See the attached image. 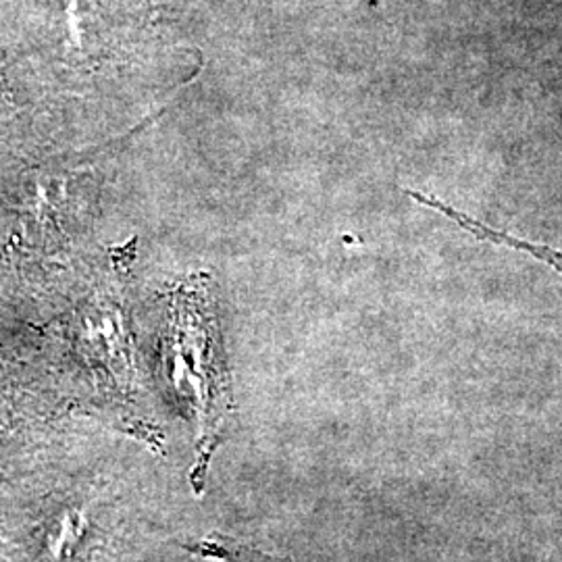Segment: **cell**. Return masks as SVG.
Segmentation results:
<instances>
[{
	"label": "cell",
	"mask_w": 562,
	"mask_h": 562,
	"mask_svg": "<svg viewBox=\"0 0 562 562\" xmlns=\"http://www.w3.org/2000/svg\"><path fill=\"white\" fill-rule=\"evenodd\" d=\"M169 371L181 401L190 408L196 427V464L190 473L196 490L215 450L222 443L227 417V387L217 361L215 327L211 315L192 302L178 313L169 336Z\"/></svg>",
	"instance_id": "cell-1"
},
{
	"label": "cell",
	"mask_w": 562,
	"mask_h": 562,
	"mask_svg": "<svg viewBox=\"0 0 562 562\" xmlns=\"http://www.w3.org/2000/svg\"><path fill=\"white\" fill-rule=\"evenodd\" d=\"M192 554L202 557V559H213L222 562H290L280 557H271L267 552H261L257 548H250L248 543L232 540L227 536H209L199 542L188 543L186 546Z\"/></svg>",
	"instance_id": "cell-2"
},
{
	"label": "cell",
	"mask_w": 562,
	"mask_h": 562,
	"mask_svg": "<svg viewBox=\"0 0 562 562\" xmlns=\"http://www.w3.org/2000/svg\"><path fill=\"white\" fill-rule=\"evenodd\" d=\"M504 246L521 250V252H527V255H533L536 259L548 262L552 269H557V271L562 273V252L554 250V248H548V246H542V244H533V241L519 240L515 236H504Z\"/></svg>",
	"instance_id": "cell-3"
}]
</instances>
